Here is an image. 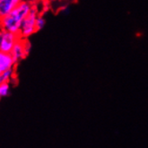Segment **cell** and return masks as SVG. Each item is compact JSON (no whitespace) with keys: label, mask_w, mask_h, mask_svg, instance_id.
I'll use <instances>...</instances> for the list:
<instances>
[{"label":"cell","mask_w":148,"mask_h":148,"mask_svg":"<svg viewBox=\"0 0 148 148\" xmlns=\"http://www.w3.org/2000/svg\"><path fill=\"white\" fill-rule=\"evenodd\" d=\"M32 5L33 4L29 0H23L10 14L0 20L2 30L19 34L22 23L31 12Z\"/></svg>","instance_id":"cell-1"},{"label":"cell","mask_w":148,"mask_h":148,"mask_svg":"<svg viewBox=\"0 0 148 148\" xmlns=\"http://www.w3.org/2000/svg\"><path fill=\"white\" fill-rule=\"evenodd\" d=\"M38 8L35 5H32V8L29 14L25 17L22 23L21 29L19 32V36L22 39H28L33 33L37 32L36 29V20L38 17Z\"/></svg>","instance_id":"cell-2"},{"label":"cell","mask_w":148,"mask_h":148,"mask_svg":"<svg viewBox=\"0 0 148 148\" xmlns=\"http://www.w3.org/2000/svg\"><path fill=\"white\" fill-rule=\"evenodd\" d=\"M19 39V34L2 30L0 32V51L10 53Z\"/></svg>","instance_id":"cell-3"},{"label":"cell","mask_w":148,"mask_h":148,"mask_svg":"<svg viewBox=\"0 0 148 148\" xmlns=\"http://www.w3.org/2000/svg\"><path fill=\"white\" fill-rule=\"evenodd\" d=\"M10 54L13 57L16 65L20 61H22L24 58L27 57V54H26V52H25V48H24V39L20 38L17 40L13 49L11 50Z\"/></svg>","instance_id":"cell-4"},{"label":"cell","mask_w":148,"mask_h":148,"mask_svg":"<svg viewBox=\"0 0 148 148\" xmlns=\"http://www.w3.org/2000/svg\"><path fill=\"white\" fill-rule=\"evenodd\" d=\"M23 0H0V20L10 14Z\"/></svg>","instance_id":"cell-5"},{"label":"cell","mask_w":148,"mask_h":148,"mask_svg":"<svg viewBox=\"0 0 148 148\" xmlns=\"http://www.w3.org/2000/svg\"><path fill=\"white\" fill-rule=\"evenodd\" d=\"M15 62L10 53L0 51V75L15 66Z\"/></svg>","instance_id":"cell-6"},{"label":"cell","mask_w":148,"mask_h":148,"mask_svg":"<svg viewBox=\"0 0 148 148\" xmlns=\"http://www.w3.org/2000/svg\"><path fill=\"white\" fill-rule=\"evenodd\" d=\"M14 77H15V68L14 67L0 75V84L6 82L11 83V81L14 79Z\"/></svg>","instance_id":"cell-7"},{"label":"cell","mask_w":148,"mask_h":148,"mask_svg":"<svg viewBox=\"0 0 148 148\" xmlns=\"http://www.w3.org/2000/svg\"><path fill=\"white\" fill-rule=\"evenodd\" d=\"M11 92V83L6 82L0 84V100L7 97Z\"/></svg>","instance_id":"cell-8"},{"label":"cell","mask_w":148,"mask_h":148,"mask_svg":"<svg viewBox=\"0 0 148 148\" xmlns=\"http://www.w3.org/2000/svg\"><path fill=\"white\" fill-rule=\"evenodd\" d=\"M45 24H46L45 18L42 15L39 14L38 17H37V20H36V29H37V32L40 31V30H42L43 28H44Z\"/></svg>","instance_id":"cell-9"}]
</instances>
